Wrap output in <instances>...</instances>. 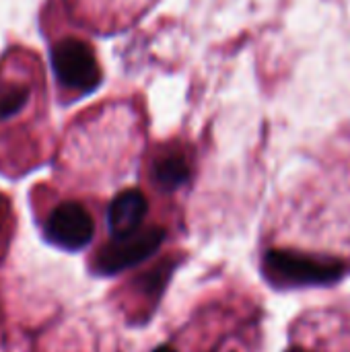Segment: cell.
<instances>
[{
    "instance_id": "3957f363",
    "label": "cell",
    "mask_w": 350,
    "mask_h": 352,
    "mask_svg": "<svg viewBox=\"0 0 350 352\" xmlns=\"http://www.w3.org/2000/svg\"><path fill=\"white\" fill-rule=\"evenodd\" d=\"M52 66L58 80L78 93L93 91L101 80V68L89 43L66 37L52 50Z\"/></svg>"
},
{
    "instance_id": "52a82bcc",
    "label": "cell",
    "mask_w": 350,
    "mask_h": 352,
    "mask_svg": "<svg viewBox=\"0 0 350 352\" xmlns=\"http://www.w3.org/2000/svg\"><path fill=\"white\" fill-rule=\"evenodd\" d=\"M29 97H31V89L23 82L0 85V122L19 116L27 105Z\"/></svg>"
},
{
    "instance_id": "8992f818",
    "label": "cell",
    "mask_w": 350,
    "mask_h": 352,
    "mask_svg": "<svg viewBox=\"0 0 350 352\" xmlns=\"http://www.w3.org/2000/svg\"><path fill=\"white\" fill-rule=\"evenodd\" d=\"M153 182L163 192H173L190 179V163L179 151H163L153 161Z\"/></svg>"
},
{
    "instance_id": "6da1fadb",
    "label": "cell",
    "mask_w": 350,
    "mask_h": 352,
    "mask_svg": "<svg viewBox=\"0 0 350 352\" xmlns=\"http://www.w3.org/2000/svg\"><path fill=\"white\" fill-rule=\"evenodd\" d=\"M347 272V264L330 256H311L293 250H270L262 262L264 278L276 289L330 287Z\"/></svg>"
},
{
    "instance_id": "5b68a950",
    "label": "cell",
    "mask_w": 350,
    "mask_h": 352,
    "mask_svg": "<svg viewBox=\"0 0 350 352\" xmlns=\"http://www.w3.org/2000/svg\"><path fill=\"white\" fill-rule=\"evenodd\" d=\"M146 212L149 200L140 190L130 188L120 192L107 208V227L111 237H122L138 231L146 219Z\"/></svg>"
},
{
    "instance_id": "ba28073f",
    "label": "cell",
    "mask_w": 350,
    "mask_h": 352,
    "mask_svg": "<svg viewBox=\"0 0 350 352\" xmlns=\"http://www.w3.org/2000/svg\"><path fill=\"white\" fill-rule=\"evenodd\" d=\"M285 352H311V351H307V349H301V346H291V349H287Z\"/></svg>"
},
{
    "instance_id": "277c9868",
    "label": "cell",
    "mask_w": 350,
    "mask_h": 352,
    "mask_svg": "<svg viewBox=\"0 0 350 352\" xmlns=\"http://www.w3.org/2000/svg\"><path fill=\"white\" fill-rule=\"evenodd\" d=\"M95 223L91 212L78 202H62L52 210L45 223V237L60 250L78 252L91 243Z\"/></svg>"
},
{
    "instance_id": "9c48e42d",
    "label": "cell",
    "mask_w": 350,
    "mask_h": 352,
    "mask_svg": "<svg viewBox=\"0 0 350 352\" xmlns=\"http://www.w3.org/2000/svg\"><path fill=\"white\" fill-rule=\"evenodd\" d=\"M153 352H175V351H173L171 346H167V344H165V346H159L157 351H153Z\"/></svg>"
},
{
    "instance_id": "7a4b0ae2",
    "label": "cell",
    "mask_w": 350,
    "mask_h": 352,
    "mask_svg": "<svg viewBox=\"0 0 350 352\" xmlns=\"http://www.w3.org/2000/svg\"><path fill=\"white\" fill-rule=\"evenodd\" d=\"M165 239L163 227H140L138 231L122 237H111L109 243L101 248L95 260L99 274H118L128 268L138 266L151 258Z\"/></svg>"
}]
</instances>
